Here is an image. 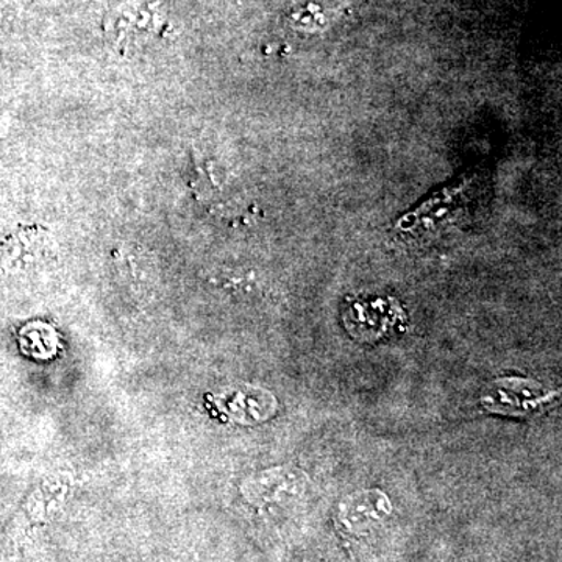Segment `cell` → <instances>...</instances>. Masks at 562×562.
<instances>
[{"label":"cell","mask_w":562,"mask_h":562,"mask_svg":"<svg viewBox=\"0 0 562 562\" xmlns=\"http://www.w3.org/2000/svg\"><path fill=\"white\" fill-rule=\"evenodd\" d=\"M471 190V180L461 181L453 188H446L441 192H436L430 201L422 203L419 209L405 216L402 227L405 231H416V228L436 227L439 222L446 221L453 213H460L468 205V192Z\"/></svg>","instance_id":"2"},{"label":"cell","mask_w":562,"mask_h":562,"mask_svg":"<svg viewBox=\"0 0 562 562\" xmlns=\"http://www.w3.org/2000/svg\"><path fill=\"white\" fill-rule=\"evenodd\" d=\"M391 512L390 502L380 492H362L342 502L338 524L342 531L366 536L383 524Z\"/></svg>","instance_id":"1"},{"label":"cell","mask_w":562,"mask_h":562,"mask_svg":"<svg viewBox=\"0 0 562 562\" xmlns=\"http://www.w3.org/2000/svg\"><path fill=\"white\" fill-rule=\"evenodd\" d=\"M333 0H305L299 10L292 13V20H297V24L303 27H321L324 22L330 20L333 11Z\"/></svg>","instance_id":"3"}]
</instances>
